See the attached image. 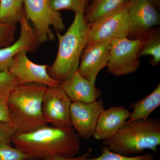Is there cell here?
<instances>
[{"label":"cell","mask_w":160,"mask_h":160,"mask_svg":"<svg viewBox=\"0 0 160 160\" xmlns=\"http://www.w3.org/2000/svg\"><path fill=\"white\" fill-rule=\"evenodd\" d=\"M12 143L28 158L35 160H43L52 156L73 158L81 149L80 138L73 128L48 125L15 134Z\"/></svg>","instance_id":"cell-1"},{"label":"cell","mask_w":160,"mask_h":160,"mask_svg":"<svg viewBox=\"0 0 160 160\" xmlns=\"http://www.w3.org/2000/svg\"><path fill=\"white\" fill-rule=\"evenodd\" d=\"M47 86L37 83L19 85L6 100L10 123L16 134L27 133L47 126L42 111Z\"/></svg>","instance_id":"cell-2"},{"label":"cell","mask_w":160,"mask_h":160,"mask_svg":"<svg viewBox=\"0 0 160 160\" xmlns=\"http://www.w3.org/2000/svg\"><path fill=\"white\" fill-rule=\"evenodd\" d=\"M89 24L86 22L84 12L75 13L74 20L64 35L56 32L58 50L54 62L47 68L53 79L62 82L69 78L79 66L83 50L88 42Z\"/></svg>","instance_id":"cell-3"},{"label":"cell","mask_w":160,"mask_h":160,"mask_svg":"<svg viewBox=\"0 0 160 160\" xmlns=\"http://www.w3.org/2000/svg\"><path fill=\"white\" fill-rule=\"evenodd\" d=\"M102 142L110 151L125 156L147 149L156 152L160 145V119L127 121L116 134Z\"/></svg>","instance_id":"cell-4"},{"label":"cell","mask_w":160,"mask_h":160,"mask_svg":"<svg viewBox=\"0 0 160 160\" xmlns=\"http://www.w3.org/2000/svg\"><path fill=\"white\" fill-rule=\"evenodd\" d=\"M24 6L26 17L33 24L35 34L40 44L55 40L51 26L57 31L65 29L61 13L52 9L50 0H24Z\"/></svg>","instance_id":"cell-5"},{"label":"cell","mask_w":160,"mask_h":160,"mask_svg":"<svg viewBox=\"0 0 160 160\" xmlns=\"http://www.w3.org/2000/svg\"><path fill=\"white\" fill-rule=\"evenodd\" d=\"M143 43L142 37L133 39L124 37L112 40L106 67L109 73L119 77L136 71L140 66L139 54Z\"/></svg>","instance_id":"cell-6"},{"label":"cell","mask_w":160,"mask_h":160,"mask_svg":"<svg viewBox=\"0 0 160 160\" xmlns=\"http://www.w3.org/2000/svg\"><path fill=\"white\" fill-rule=\"evenodd\" d=\"M131 26L127 2L116 11L89 24L87 44L128 37Z\"/></svg>","instance_id":"cell-7"},{"label":"cell","mask_w":160,"mask_h":160,"mask_svg":"<svg viewBox=\"0 0 160 160\" xmlns=\"http://www.w3.org/2000/svg\"><path fill=\"white\" fill-rule=\"evenodd\" d=\"M71 102L60 86L47 87L42 102L43 114L46 123L57 128H72L70 115Z\"/></svg>","instance_id":"cell-8"},{"label":"cell","mask_w":160,"mask_h":160,"mask_svg":"<svg viewBox=\"0 0 160 160\" xmlns=\"http://www.w3.org/2000/svg\"><path fill=\"white\" fill-rule=\"evenodd\" d=\"M26 51L18 52L15 56L9 69L18 80L19 85L37 83L47 87L60 86L61 82L53 79L48 73V65H38L29 60Z\"/></svg>","instance_id":"cell-9"},{"label":"cell","mask_w":160,"mask_h":160,"mask_svg":"<svg viewBox=\"0 0 160 160\" xmlns=\"http://www.w3.org/2000/svg\"><path fill=\"white\" fill-rule=\"evenodd\" d=\"M105 109L103 102L98 99L91 103L72 102L70 108L72 126L81 138L93 137L98 119Z\"/></svg>","instance_id":"cell-10"},{"label":"cell","mask_w":160,"mask_h":160,"mask_svg":"<svg viewBox=\"0 0 160 160\" xmlns=\"http://www.w3.org/2000/svg\"><path fill=\"white\" fill-rule=\"evenodd\" d=\"M127 6L131 23L129 36L142 37L159 25L160 15L149 0H128Z\"/></svg>","instance_id":"cell-11"},{"label":"cell","mask_w":160,"mask_h":160,"mask_svg":"<svg viewBox=\"0 0 160 160\" xmlns=\"http://www.w3.org/2000/svg\"><path fill=\"white\" fill-rule=\"evenodd\" d=\"M111 42L104 41L87 44L82 53L77 71L95 85L99 72L107 67Z\"/></svg>","instance_id":"cell-12"},{"label":"cell","mask_w":160,"mask_h":160,"mask_svg":"<svg viewBox=\"0 0 160 160\" xmlns=\"http://www.w3.org/2000/svg\"><path fill=\"white\" fill-rule=\"evenodd\" d=\"M130 112L124 106H112L100 114L93 137L97 140L110 138L119 131L130 117Z\"/></svg>","instance_id":"cell-13"},{"label":"cell","mask_w":160,"mask_h":160,"mask_svg":"<svg viewBox=\"0 0 160 160\" xmlns=\"http://www.w3.org/2000/svg\"><path fill=\"white\" fill-rule=\"evenodd\" d=\"M60 87L72 102L91 103L102 96V91L78 71L69 78L61 82Z\"/></svg>","instance_id":"cell-14"},{"label":"cell","mask_w":160,"mask_h":160,"mask_svg":"<svg viewBox=\"0 0 160 160\" xmlns=\"http://www.w3.org/2000/svg\"><path fill=\"white\" fill-rule=\"evenodd\" d=\"M160 106V84L149 95L138 102L132 103L130 108L133 110L130 112L128 121L146 120L151 113Z\"/></svg>","instance_id":"cell-15"},{"label":"cell","mask_w":160,"mask_h":160,"mask_svg":"<svg viewBox=\"0 0 160 160\" xmlns=\"http://www.w3.org/2000/svg\"><path fill=\"white\" fill-rule=\"evenodd\" d=\"M128 0H92L84 15L86 22L89 24L101 18L116 11L124 6Z\"/></svg>","instance_id":"cell-16"},{"label":"cell","mask_w":160,"mask_h":160,"mask_svg":"<svg viewBox=\"0 0 160 160\" xmlns=\"http://www.w3.org/2000/svg\"><path fill=\"white\" fill-rule=\"evenodd\" d=\"M24 0H0V23L16 24L25 13Z\"/></svg>","instance_id":"cell-17"},{"label":"cell","mask_w":160,"mask_h":160,"mask_svg":"<svg viewBox=\"0 0 160 160\" xmlns=\"http://www.w3.org/2000/svg\"><path fill=\"white\" fill-rule=\"evenodd\" d=\"M142 37L143 43L140 52V58L143 56H150L152 57L151 65L157 66L160 62L159 31L157 29H152Z\"/></svg>","instance_id":"cell-18"},{"label":"cell","mask_w":160,"mask_h":160,"mask_svg":"<svg viewBox=\"0 0 160 160\" xmlns=\"http://www.w3.org/2000/svg\"><path fill=\"white\" fill-rule=\"evenodd\" d=\"M18 85V80L9 70L0 71V100L6 101Z\"/></svg>","instance_id":"cell-19"},{"label":"cell","mask_w":160,"mask_h":160,"mask_svg":"<svg viewBox=\"0 0 160 160\" xmlns=\"http://www.w3.org/2000/svg\"><path fill=\"white\" fill-rule=\"evenodd\" d=\"M86 0H50L52 8L54 11L67 9L78 12H85Z\"/></svg>","instance_id":"cell-20"},{"label":"cell","mask_w":160,"mask_h":160,"mask_svg":"<svg viewBox=\"0 0 160 160\" xmlns=\"http://www.w3.org/2000/svg\"><path fill=\"white\" fill-rule=\"evenodd\" d=\"M102 153L98 157L86 160H153L154 156L151 153H146L135 157L125 156L110 151L106 146L102 148Z\"/></svg>","instance_id":"cell-21"},{"label":"cell","mask_w":160,"mask_h":160,"mask_svg":"<svg viewBox=\"0 0 160 160\" xmlns=\"http://www.w3.org/2000/svg\"><path fill=\"white\" fill-rule=\"evenodd\" d=\"M16 24L0 23V48H5L14 42Z\"/></svg>","instance_id":"cell-22"},{"label":"cell","mask_w":160,"mask_h":160,"mask_svg":"<svg viewBox=\"0 0 160 160\" xmlns=\"http://www.w3.org/2000/svg\"><path fill=\"white\" fill-rule=\"evenodd\" d=\"M27 158L23 152L11 145L0 144V160H25Z\"/></svg>","instance_id":"cell-23"},{"label":"cell","mask_w":160,"mask_h":160,"mask_svg":"<svg viewBox=\"0 0 160 160\" xmlns=\"http://www.w3.org/2000/svg\"><path fill=\"white\" fill-rule=\"evenodd\" d=\"M15 134V131L11 123L0 121V144L11 145Z\"/></svg>","instance_id":"cell-24"},{"label":"cell","mask_w":160,"mask_h":160,"mask_svg":"<svg viewBox=\"0 0 160 160\" xmlns=\"http://www.w3.org/2000/svg\"><path fill=\"white\" fill-rule=\"evenodd\" d=\"M92 151L91 149H89L87 152L77 157L66 158L59 156H52L44 159L43 160H86L89 158Z\"/></svg>","instance_id":"cell-25"},{"label":"cell","mask_w":160,"mask_h":160,"mask_svg":"<svg viewBox=\"0 0 160 160\" xmlns=\"http://www.w3.org/2000/svg\"><path fill=\"white\" fill-rule=\"evenodd\" d=\"M0 121L10 123V115L6 101L0 100Z\"/></svg>","instance_id":"cell-26"},{"label":"cell","mask_w":160,"mask_h":160,"mask_svg":"<svg viewBox=\"0 0 160 160\" xmlns=\"http://www.w3.org/2000/svg\"><path fill=\"white\" fill-rule=\"evenodd\" d=\"M149 1L154 7H158L159 6L160 0H149Z\"/></svg>","instance_id":"cell-27"},{"label":"cell","mask_w":160,"mask_h":160,"mask_svg":"<svg viewBox=\"0 0 160 160\" xmlns=\"http://www.w3.org/2000/svg\"><path fill=\"white\" fill-rule=\"evenodd\" d=\"M25 160H35L34 159H30V158H27Z\"/></svg>","instance_id":"cell-28"},{"label":"cell","mask_w":160,"mask_h":160,"mask_svg":"<svg viewBox=\"0 0 160 160\" xmlns=\"http://www.w3.org/2000/svg\"><path fill=\"white\" fill-rule=\"evenodd\" d=\"M86 1H87V2H88V1H90V0H86Z\"/></svg>","instance_id":"cell-29"}]
</instances>
